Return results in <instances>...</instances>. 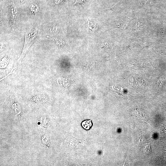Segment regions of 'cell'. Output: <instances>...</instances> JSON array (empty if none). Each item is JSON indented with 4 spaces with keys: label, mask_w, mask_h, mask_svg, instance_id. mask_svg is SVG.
<instances>
[{
    "label": "cell",
    "mask_w": 166,
    "mask_h": 166,
    "mask_svg": "<svg viewBox=\"0 0 166 166\" xmlns=\"http://www.w3.org/2000/svg\"><path fill=\"white\" fill-rule=\"evenodd\" d=\"M37 34V31L35 30L29 31L26 34L25 43L22 52L20 56L15 63L13 68L14 69H16L18 65L21 63L24 55L36 38Z\"/></svg>",
    "instance_id": "obj_1"
},
{
    "label": "cell",
    "mask_w": 166,
    "mask_h": 166,
    "mask_svg": "<svg viewBox=\"0 0 166 166\" xmlns=\"http://www.w3.org/2000/svg\"><path fill=\"white\" fill-rule=\"evenodd\" d=\"M82 126L86 130L89 129L92 125L91 120H86L82 121L81 124Z\"/></svg>",
    "instance_id": "obj_2"
},
{
    "label": "cell",
    "mask_w": 166,
    "mask_h": 166,
    "mask_svg": "<svg viewBox=\"0 0 166 166\" xmlns=\"http://www.w3.org/2000/svg\"><path fill=\"white\" fill-rule=\"evenodd\" d=\"M88 30H90L91 31H93L94 30L96 27V26L95 24H93V23L89 21L88 20Z\"/></svg>",
    "instance_id": "obj_3"
},
{
    "label": "cell",
    "mask_w": 166,
    "mask_h": 166,
    "mask_svg": "<svg viewBox=\"0 0 166 166\" xmlns=\"http://www.w3.org/2000/svg\"><path fill=\"white\" fill-rule=\"evenodd\" d=\"M135 123L132 120L130 123V126L131 128H132L133 129L135 127Z\"/></svg>",
    "instance_id": "obj_4"
},
{
    "label": "cell",
    "mask_w": 166,
    "mask_h": 166,
    "mask_svg": "<svg viewBox=\"0 0 166 166\" xmlns=\"http://www.w3.org/2000/svg\"><path fill=\"white\" fill-rule=\"evenodd\" d=\"M63 0H54V1L55 3L57 4L60 2H61Z\"/></svg>",
    "instance_id": "obj_5"
}]
</instances>
